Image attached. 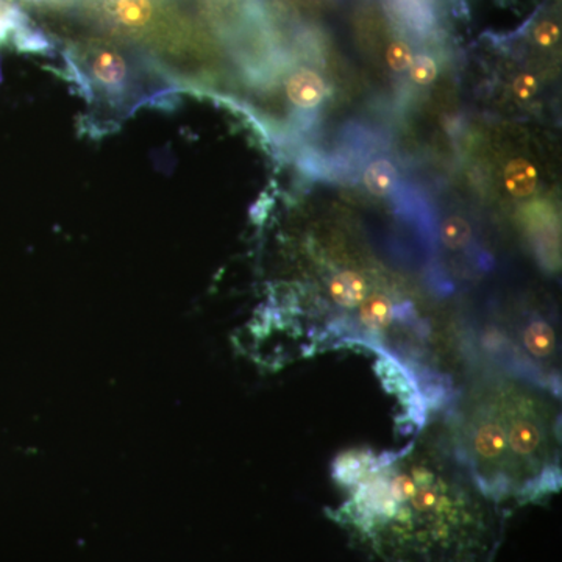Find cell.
<instances>
[{
	"instance_id": "cell-2",
	"label": "cell",
	"mask_w": 562,
	"mask_h": 562,
	"mask_svg": "<svg viewBox=\"0 0 562 562\" xmlns=\"http://www.w3.org/2000/svg\"><path fill=\"white\" fill-rule=\"evenodd\" d=\"M441 432L473 483L495 503L528 505L561 487L557 392L486 368L443 409Z\"/></svg>"
},
{
	"instance_id": "cell-8",
	"label": "cell",
	"mask_w": 562,
	"mask_h": 562,
	"mask_svg": "<svg viewBox=\"0 0 562 562\" xmlns=\"http://www.w3.org/2000/svg\"><path fill=\"white\" fill-rule=\"evenodd\" d=\"M362 180H364L366 188L371 194L376 195V198H386L397 184V168L390 160L380 158V160L372 161L366 168Z\"/></svg>"
},
{
	"instance_id": "cell-13",
	"label": "cell",
	"mask_w": 562,
	"mask_h": 562,
	"mask_svg": "<svg viewBox=\"0 0 562 562\" xmlns=\"http://www.w3.org/2000/svg\"><path fill=\"white\" fill-rule=\"evenodd\" d=\"M539 90L538 80L532 74H520L513 81V91L520 101H530Z\"/></svg>"
},
{
	"instance_id": "cell-6",
	"label": "cell",
	"mask_w": 562,
	"mask_h": 562,
	"mask_svg": "<svg viewBox=\"0 0 562 562\" xmlns=\"http://www.w3.org/2000/svg\"><path fill=\"white\" fill-rule=\"evenodd\" d=\"M505 187L514 198H530L538 187V171L525 158H514L505 168Z\"/></svg>"
},
{
	"instance_id": "cell-7",
	"label": "cell",
	"mask_w": 562,
	"mask_h": 562,
	"mask_svg": "<svg viewBox=\"0 0 562 562\" xmlns=\"http://www.w3.org/2000/svg\"><path fill=\"white\" fill-rule=\"evenodd\" d=\"M111 13L124 27L143 29L154 20L155 5L151 0H113Z\"/></svg>"
},
{
	"instance_id": "cell-11",
	"label": "cell",
	"mask_w": 562,
	"mask_h": 562,
	"mask_svg": "<svg viewBox=\"0 0 562 562\" xmlns=\"http://www.w3.org/2000/svg\"><path fill=\"white\" fill-rule=\"evenodd\" d=\"M414 54L412 47L405 41H394L386 50V61L394 72H406L412 66Z\"/></svg>"
},
{
	"instance_id": "cell-10",
	"label": "cell",
	"mask_w": 562,
	"mask_h": 562,
	"mask_svg": "<svg viewBox=\"0 0 562 562\" xmlns=\"http://www.w3.org/2000/svg\"><path fill=\"white\" fill-rule=\"evenodd\" d=\"M408 70L414 83L420 85V87H430L438 79V66L428 55L414 57Z\"/></svg>"
},
{
	"instance_id": "cell-4",
	"label": "cell",
	"mask_w": 562,
	"mask_h": 562,
	"mask_svg": "<svg viewBox=\"0 0 562 562\" xmlns=\"http://www.w3.org/2000/svg\"><path fill=\"white\" fill-rule=\"evenodd\" d=\"M328 299L333 305L344 310V312L355 313V324H357L358 346H361V330L358 314L362 303L368 301L372 294L371 284L362 273L353 271V269H344L331 276L327 284Z\"/></svg>"
},
{
	"instance_id": "cell-14",
	"label": "cell",
	"mask_w": 562,
	"mask_h": 562,
	"mask_svg": "<svg viewBox=\"0 0 562 562\" xmlns=\"http://www.w3.org/2000/svg\"><path fill=\"white\" fill-rule=\"evenodd\" d=\"M10 24L11 22L9 14L3 13L2 5H0V43H2L3 38H5Z\"/></svg>"
},
{
	"instance_id": "cell-1",
	"label": "cell",
	"mask_w": 562,
	"mask_h": 562,
	"mask_svg": "<svg viewBox=\"0 0 562 562\" xmlns=\"http://www.w3.org/2000/svg\"><path fill=\"white\" fill-rule=\"evenodd\" d=\"M342 502L331 519L383 562H492L506 513L447 446L441 430L394 452L347 450L331 465Z\"/></svg>"
},
{
	"instance_id": "cell-12",
	"label": "cell",
	"mask_w": 562,
	"mask_h": 562,
	"mask_svg": "<svg viewBox=\"0 0 562 562\" xmlns=\"http://www.w3.org/2000/svg\"><path fill=\"white\" fill-rule=\"evenodd\" d=\"M532 36H535V41L539 46L553 47L560 41V25L553 21H543L535 29Z\"/></svg>"
},
{
	"instance_id": "cell-9",
	"label": "cell",
	"mask_w": 562,
	"mask_h": 562,
	"mask_svg": "<svg viewBox=\"0 0 562 562\" xmlns=\"http://www.w3.org/2000/svg\"><path fill=\"white\" fill-rule=\"evenodd\" d=\"M441 239L449 250L465 249L472 239L471 224L461 216L447 217L441 227Z\"/></svg>"
},
{
	"instance_id": "cell-5",
	"label": "cell",
	"mask_w": 562,
	"mask_h": 562,
	"mask_svg": "<svg viewBox=\"0 0 562 562\" xmlns=\"http://www.w3.org/2000/svg\"><path fill=\"white\" fill-rule=\"evenodd\" d=\"M286 95L297 109H316L327 95V83L316 70L299 69L286 81Z\"/></svg>"
},
{
	"instance_id": "cell-3",
	"label": "cell",
	"mask_w": 562,
	"mask_h": 562,
	"mask_svg": "<svg viewBox=\"0 0 562 562\" xmlns=\"http://www.w3.org/2000/svg\"><path fill=\"white\" fill-rule=\"evenodd\" d=\"M85 87L94 99L116 109L128 110L143 95L139 74L121 50L110 46L92 47L79 68Z\"/></svg>"
}]
</instances>
